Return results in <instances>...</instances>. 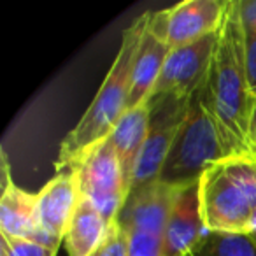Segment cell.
Wrapping results in <instances>:
<instances>
[{
    "label": "cell",
    "instance_id": "1",
    "mask_svg": "<svg viewBox=\"0 0 256 256\" xmlns=\"http://www.w3.org/2000/svg\"><path fill=\"white\" fill-rule=\"evenodd\" d=\"M204 88L228 154L252 156L256 96L246 74V39L238 0L226 2L220 39Z\"/></svg>",
    "mask_w": 256,
    "mask_h": 256
},
{
    "label": "cell",
    "instance_id": "2",
    "mask_svg": "<svg viewBox=\"0 0 256 256\" xmlns=\"http://www.w3.org/2000/svg\"><path fill=\"white\" fill-rule=\"evenodd\" d=\"M150 20V12L136 20L121 37V46L110 70L107 72L92 106L86 109L74 130H70L60 146V156L54 164L56 170H70L79 160L104 139L110 136L120 118L126 112L134 60L139 50L140 37Z\"/></svg>",
    "mask_w": 256,
    "mask_h": 256
},
{
    "label": "cell",
    "instance_id": "3",
    "mask_svg": "<svg viewBox=\"0 0 256 256\" xmlns=\"http://www.w3.org/2000/svg\"><path fill=\"white\" fill-rule=\"evenodd\" d=\"M228 156L202 84L190 96L186 116L158 181L172 190H182L200 182L207 168Z\"/></svg>",
    "mask_w": 256,
    "mask_h": 256
},
{
    "label": "cell",
    "instance_id": "4",
    "mask_svg": "<svg viewBox=\"0 0 256 256\" xmlns=\"http://www.w3.org/2000/svg\"><path fill=\"white\" fill-rule=\"evenodd\" d=\"M176 193L178 190L156 181L124 198L116 221L128 235V256H162Z\"/></svg>",
    "mask_w": 256,
    "mask_h": 256
},
{
    "label": "cell",
    "instance_id": "5",
    "mask_svg": "<svg viewBox=\"0 0 256 256\" xmlns=\"http://www.w3.org/2000/svg\"><path fill=\"white\" fill-rule=\"evenodd\" d=\"M188 100L190 98L178 95H158L148 100L151 107L150 128L137 160L128 195L158 181L172 142L186 116Z\"/></svg>",
    "mask_w": 256,
    "mask_h": 256
},
{
    "label": "cell",
    "instance_id": "6",
    "mask_svg": "<svg viewBox=\"0 0 256 256\" xmlns=\"http://www.w3.org/2000/svg\"><path fill=\"white\" fill-rule=\"evenodd\" d=\"M78 174L81 196L93 204L109 224L116 221L126 198L120 162L110 139L93 146L74 168Z\"/></svg>",
    "mask_w": 256,
    "mask_h": 256
},
{
    "label": "cell",
    "instance_id": "7",
    "mask_svg": "<svg viewBox=\"0 0 256 256\" xmlns=\"http://www.w3.org/2000/svg\"><path fill=\"white\" fill-rule=\"evenodd\" d=\"M200 210L207 232L248 234L252 206L221 162L200 179Z\"/></svg>",
    "mask_w": 256,
    "mask_h": 256
},
{
    "label": "cell",
    "instance_id": "8",
    "mask_svg": "<svg viewBox=\"0 0 256 256\" xmlns=\"http://www.w3.org/2000/svg\"><path fill=\"white\" fill-rule=\"evenodd\" d=\"M218 39L220 30L207 34L206 37L192 44L170 50L151 96L178 95L190 98L206 82Z\"/></svg>",
    "mask_w": 256,
    "mask_h": 256
},
{
    "label": "cell",
    "instance_id": "9",
    "mask_svg": "<svg viewBox=\"0 0 256 256\" xmlns=\"http://www.w3.org/2000/svg\"><path fill=\"white\" fill-rule=\"evenodd\" d=\"M170 53V46L165 37V16L164 11L150 12V20L140 37L139 50L134 60L130 93H128L126 109L148 102L162 74V68Z\"/></svg>",
    "mask_w": 256,
    "mask_h": 256
},
{
    "label": "cell",
    "instance_id": "10",
    "mask_svg": "<svg viewBox=\"0 0 256 256\" xmlns=\"http://www.w3.org/2000/svg\"><path fill=\"white\" fill-rule=\"evenodd\" d=\"M0 230L2 235L39 242L58 251L62 242L50 237L39 226L37 195L16 186L9 176V164L2 153V198H0Z\"/></svg>",
    "mask_w": 256,
    "mask_h": 256
},
{
    "label": "cell",
    "instance_id": "11",
    "mask_svg": "<svg viewBox=\"0 0 256 256\" xmlns=\"http://www.w3.org/2000/svg\"><path fill=\"white\" fill-rule=\"evenodd\" d=\"M226 2L223 0H184L165 9V37L170 50L186 46L220 30Z\"/></svg>",
    "mask_w": 256,
    "mask_h": 256
},
{
    "label": "cell",
    "instance_id": "12",
    "mask_svg": "<svg viewBox=\"0 0 256 256\" xmlns=\"http://www.w3.org/2000/svg\"><path fill=\"white\" fill-rule=\"evenodd\" d=\"M206 232L200 210V182L178 190L165 226L162 256H188Z\"/></svg>",
    "mask_w": 256,
    "mask_h": 256
},
{
    "label": "cell",
    "instance_id": "13",
    "mask_svg": "<svg viewBox=\"0 0 256 256\" xmlns=\"http://www.w3.org/2000/svg\"><path fill=\"white\" fill-rule=\"evenodd\" d=\"M81 200L76 170H64L37 193V220L50 237L64 242L67 228Z\"/></svg>",
    "mask_w": 256,
    "mask_h": 256
},
{
    "label": "cell",
    "instance_id": "14",
    "mask_svg": "<svg viewBox=\"0 0 256 256\" xmlns=\"http://www.w3.org/2000/svg\"><path fill=\"white\" fill-rule=\"evenodd\" d=\"M150 114V102L140 104L134 109H126V112L120 118V121L116 123V126L109 136L114 151H116L118 162H120L126 195L130 192L137 160H139V154L142 151L144 140H146L148 136Z\"/></svg>",
    "mask_w": 256,
    "mask_h": 256
},
{
    "label": "cell",
    "instance_id": "15",
    "mask_svg": "<svg viewBox=\"0 0 256 256\" xmlns=\"http://www.w3.org/2000/svg\"><path fill=\"white\" fill-rule=\"evenodd\" d=\"M109 226L93 204L81 196L64 238L68 256H95L107 238Z\"/></svg>",
    "mask_w": 256,
    "mask_h": 256
},
{
    "label": "cell",
    "instance_id": "16",
    "mask_svg": "<svg viewBox=\"0 0 256 256\" xmlns=\"http://www.w3.org/2000/svg\"><path fill=\"white\" fill-rule=\"evenodd\" d=\"M188 256H256V242L248 234L206 232Z\"/></svg>",
    "mask_w": 256,
    "mask_h": 256
},
{
    "label": "cell",
    "instance_id": "17",
    "mask_svg": "<svg viewBox=\"0 0 256 256\" xmlns=\"http://www.w3.org/2000/svg\"><path fill=\"white\" fill-rule=\"evenodd\" d=\"M2 254L6 256H56L58 251L28 238L2 235Z\"/></svg>",
    "mask_w": 256,
    "mask_h": 256
},
{
    "label": "cell",
    "instance_id": "18",
    "mask_svg": "<svg viewBox=\"0 0 256 256\" xmlns=\"http://www.w3.org/2000/svg\"><path fill=\"white\" fill-rule=\"evenodd\" d=\"M95 256H128V235L118 221L109 226V234Z\"/></svg>",
    "mask_w": 256,
    "mask_h": 256
},
{
    "label": "cell",
    "instance_id": "19",
    "mask_svg": "<svg viewBox=\"0 0 256 256\" xmlns=\"http://www.w3.org/2000/svg\"><path fill=\"white\" fill-rule=\"evenodd\" d=\"M244 39H246V74L252 95L256 96V28H246L244 26Z\"/></svg>",
    "mask_w": 256,
    "mask_h": 256
},
{
    "label": "cell",
    "instance_id": "20",
    "mask_svg": "<svg viewBox=\"0 0 256 256\" xmlns=\"http://www.w3.org/2000/svg\"><path fill=\"white\" fill-rule=\"evenodd\" d=\"M242 25L246 28H256V0H238Z\"/></svg>",
    "mask_w": 256,
    "mask_h": 256
},
{
    "label": "cell",
    "instance_id": "21",
    "mask_svg": "<svg viewBox=\"0 0 256 256\" xmlns=\"http://www.w3.org/2000/svg\"><path fill=\"white\" fill-rule=\"evenodd\" d=\"M248 235H256V209L252 210V214H251V220H249Z\"/></svg>",
    "mask_w": 256,
    "mask_h": 256
},
{
    "label": "cell",
    "instance_id": "22",
    "mask_svg": "<svg viewBox=\"0 0 256 256\" xmlns=\"http://www.w3.org/2000/svg\"><path fill=\"white\" fill-rule=\"evenodd\" d=\"M251 150H252V156L256 158V134H252V146H251Z\"/></svg>",
    "mask_w": 256,
    "mask_h": 256
},
{
    "label": "cell",
    "instance_id": "23",
    "mask_svg": "<svg viewBox=\"0 0 256 256\" xmlns=\"http://www.w3.org/2000/svg\"><path fill=\"white\" fill-rule=\"evenodd\" d=\"M252 134H256V107H254V118H252Z\"/></svg>",
    "mask_w": 256,
    "mask_h": 256
},
{
    "label": "cell",
    "instance_id": "24",
    "mask_svg": "<svg viewBox=\"0 0 256 256\" xmlns=\"http://www.w3.org/2000/svg\"><path fill=\"white\" fill-rule=\"evenodd\" d=\"M251 237H252V238H254V242H256V235H251Z\"/></svg>",
    "mask_w": 256,
    "mask_h": 256
},
{
    "label": "cell",
    "instance_id": "25",
    "mask_svg": "<svg viewBox=\"0 0 256 256\" xmlns=\"http://www.w3.org/2000/svg\"><path fill=\"white\" fill-rule=\"evenodd\" d=\"M0 256H6V254H2V252H0Z\"/></svg>",
    "mask_w": 256,
    "mask_h": 256
}]
</instances>
